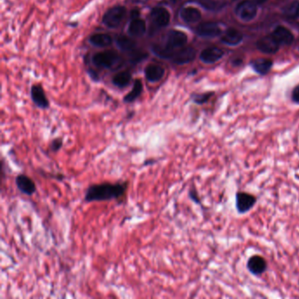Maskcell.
Here are the masks:
<instances>
[{"mask_svg":"<svg viewBox=\"0 0 299 299\" xmlns=\"http://www.w3.org/2000/svg\"><path fill=\"white\" fill-rule=\"evenodd\" d=\"M292 100L299 104V85L297 86L292 92Z\"/></svg>","mask_w":299,"mask_h":299,"instance_id":"4316f807","label":"cell"},{"mask_svg":"<svg viewBox=\"0 0 299 299\" xmlns=\"http://www.w3.org/2000/svg\"><path fill=\"white\" fill-rule=\"evenodd\" d=\"M132 81V74L128 71H122L112 77V84L119 89L126 88Z\"/></svg>","mask_w":299,"mask_h":299,"instance_id":"7402d4cb","label":"cell"},{"mask_svg":"<svg viewBox=\"0 0 299 299\" xmlns=\"http://www.w3.org/2000/svg\"><path fill=\"white\" fill-rule=\"evenodd\" d=\"M257 12L258 9L255 2L250 0L242 1L235 9V14L237 15L239 19H242V21L245 22L253 20L256 17Z\"/></svg>","mask_w":299,"mask_h":299,"instance_id":"277c9868","label":"cell"},{"mask_svg":"<svg viewBox=\"0 0 299 299\" xmlns=\"http://www.w3.org/2000/svg\"><path fill=\"white\" fill-rule=\"evenodd\" d=\"M296 16L299 18V3L297 4V10H296Z\"/></svg>","mask_w":299,"mask_h":299,"instance_id":"f546056e","label":"cell"},{"mask_svg":"<svg viewBox=\"0 0 299 299\" xmlns=\"http://www.w3.org/2000/svg\"><path fill=\"white\" fill-rule=\"evenodd\" d=\"M272 35L280 45H291L294 42V35L287 27L284 26L276 27Z\"/></svg>","mask_w":299,"mask_h":299,"instance_id":"5bb4252c","label":"cell"},{"mask_svg":"<svg viewBox=\"0 0 299 299\" xmlns=\"http://www.w3.org/2000/svg\"><path fill=\"white\" fill-rule=\"evenodd\" d=\"M179 15L182 20L188 24L197 23L201 19V12L199 10L192 6L182 8Z\"/></svg>","mask_w":299,"mask_h":299,"instance_id":"2e32d148","label":"cell"},{"mask_svg":"<svg viewBox=\"0 0 299 299\" xmlns=\"http://www.w3.org/2000/svg\"><path fill=\"white\" fill-rule=\"evenodd\" d=\"M243 40V35L240 31L234 28H230L226 31L225 35L221 37V42L224 44L229 45V46H235L238 45L239 43Z\"/></svg>","mask_w":299,"mask_h":299,"instance_id":"ac0fdd59","label":"cell"},{"mask_svg":"<svg viewBox=\"0 0 299 299\" xmlns=\"http://www.w3.org/2000/svg\"><path fill=\"white\" fill-rule=\"evenodd\" d=\"M256 203L255 197L246 192H239L236 195V207L239 212L245 213L249 211Z\"/></svg>","mask_w":299,"mask_h":299,"instance_id":"30bf717a","label":"cell"},{"mask_svg":"<svg viewBox=\"0 0 299 299\" xmlns=\"http://www.w3.org/2000/svg\"><path fill=\"white\" fill-rule=\"evenodd\" d=\"M272 61L269 59H257L255 61L252 62V67L254 69V71L257 73L264 75L268 73L270 69L272 68Z\"/></svg>","mask_w":299,"mask_h":299,"instance_id":"603a6c76","label":"cell"},{"mask_svg":"<svg viewBox=\"0 0 299 299\" xmlns=\"http://www.w3.org/2000/svg\"><path fill=\"white\" fill-rule=\"evenodd\" d=\"M116 46L121 50L123 52H128V53H133L136 51V43L132 38H129L127 36L120 35L118 36L115 40Z\"/></svg>","mask_w":299,"mask_h":299,"instance_id":"d6986e66","label":"cell"},{"mask_svg":"<svg viewBox=\"0 0 299 299\" xmlns=\"http://www.w3.org/2000/svg\"><path fill=\"white\" fill-rule=\"evenodd\" d=\"M62 146H63L62 138H55L50 142V150L51 152L55 153V152H58L59 150H61Z\"/></svg>","mask_w":299,"mask_h":299,"instance_id":"484cf974","label":"cell"},{"mask_svg":"<svg viewBox=\"0 0 299 299\" xmlns=\"http://www.w3.org/2000/svg\"><path fill=\"white\" fill-rule=\"evenodd\" d=\"M92 63L100 69H112L121 62V58L115 51L107 50L96 53L92 56Z\"/></svg>","mask_w":299,"mask_h":299,"instance_id":"7a4b0ae2","label":"cell"},{"mask_svg":"<svg viewBox=\"0 0 299 299\" xmlns=\"http://www.w3.org/2000/svg\"><path fill=\"white\" fill-rule=\"evenodd\" d=\"M197 35L203 38H214L219 36L222 33L219 25L214 22H204L201 23L196 28Z\"/></svg>","mask_w":299,"mask_h":299,"instance_id":"ba28073f","label":"cell"},{"mask_svg":"<svg viewBox=\"0 0 299 299\" xmlns=\"http://www.w3.org/2000/svg\"><path fill=\"white\" fill-rule=\"evenodd\" d=\"M173 2H177V0H172Z\"/></svg>","mask_w":299,"mask_h":299,"instance_id":"1f68e13d","label":"cell"},{"mask_svg":"<svg viewBox=\"0 0 299 299\" xmlns=\"http://www.w3.org/2000/svg\"><path fill=\"white\" fill-rule=\"evenodd\" d=\"M143 92V85L141 79H135L134 82V86L131 90L130 92L124 97V102L125 103H133L135 100H138Z\"/></svg>","mask_w":299,"mask_h":299,"instance_id":"44dd1931","label":"cell"},{"mask_svg":"<svg viewBox=\"0 0 299 299\" xmlns=\"http://www.w3.org/2000/svg\"><path fill=\"white\" fill-rule=\"evenodd\" d=\"M256 46L258 50L265 54H274L279 50L280 44L276 42V39L273 37V35L271 36L269 35L260 39L257 42Z\"/></svg>","mask_w":299,"mask_h":299,"instance_id":"7c38bea8","label":"cell"},{"mask_svg":"<svg viewBox=\"0 0 299 299\" xmlns=\"http://www.w3.org/2000/svg\"><path fill=\"white\" fill-rule=\"evenodd\" d=\"M190 198L192 199V200H193L195 203H199L200 199L199 198V196H198V193L196 192L194 189H192L191 190V192H190Z\"/></svg>","mask_w":299,"mask_h":299,"instance_id":"83f0119b","label":"cell"},{"mask_svg":"<svg viewBox=\"0 0 299 299\" xmlns=\"http://www.w3.org/2000/svg\"><path fill=\"white\" fill-rule=\"evenodd\" d=\"M150 20L154 28H163L168 27L170 22V13L166 8L157 6L152 9L150 12Z\"/></svg>","mask_w":299,"mask_h":299,"instance_id":"5b68a950","label":"cell"},{"mask_svg":"<svg viewBox=\"0 0 299 299\" xmlns=\"http://www.w3.org/2000/svg\"><path fill=\"white\" fill-rule=\"evenodd\" d=\"M248 269L253 275H261L267 269L264 258L260 255H253L248 261Z\"/></svg>","mask_w":299,"mask_h":299,"instance_id":"e0dca14e","label":"cell"},{"mask_svg":"<svg viewBox=\"0 0 299 299\" xmlns=\"http://www.w3.org/2000/svg\"><path fill=\"white\" fill-rule=\"evenodd\" d=\"M148 0H132V2L134 3H145Z\"/></svg>","mask_w":299,"mask_h":299,"instance_id":"f1b7e54d","label":"cell"},{"mask_svg":"<svg viewBox=\"0 0 299 299\" xmlns=\"http://www.w3.org/2000/svg\"><path fill=\"white\" fill-rule=\"evenodd\" d=\"M212 93H205V94H196L192 96V100L196 104H202L207 102L209 99L211 98Z\"/></svg>","mask_w":299,"mask_h":299,"instance_id":"d4e9b609","label":"cell"},{"mask_svg":"<svg viewBox=\"0 0 299 299\" xmlns=\"http://www.w3.org/2000/svg\"><path fill=\"white\" fill-rule=\"evenodd\" d=\"M196 57V50L192 47H185L177 50L171 57V61L177 65H184L193 61Z\"/></svg>","mask_w":299,"mask_h":299,"instance_id":"8992f818","label":"cell"},{"mask_svg":"<svg viewBox=\"0 0 299 299\" xmlns=\"http://www.w3.org/2000/svg\"><path fill=\"white\" fill-rule=\"evenodd\" d=\"M145 77L150 83H157L161 81L165 75V69L159 64L151 63L145 68Z\"/></svg>","mask_w":299,"mask_h":299,"instance_id":"9a60e30c","label":"cell"},{"mask_svg":"<svg viewBox=\"0 0 299 299\" xmlns=\"http://www.w3.org/2000/svg\"><path fill=\"white\" fill-rule=\"evenodd\" d=\"M128 186V181L92 184L85 191V202L92 203L120 199L126 194Z\"/></svg>","mask_w":299,"mask_h":299,"instance_id":"6da1fadb","label":"cell"},{"mask_svg":"<svg viewBox=\"0 0 299 299\" xmlns=\"http://www.w3.org/2000/svg\"><path fill=\"white\" fill-rule=\"evenodd\" d=\"M192 2H195L204 9L210 10V11L219 10L225 4L221 0H195V1H192Z\"/></svg>","mask_w":299,"mask_h":299,"instance_id":"cb8c5ba5","label":"cell"},{"mask_svg":"<svg viewBox=\"0 0 299 299\" xmlns=\"http://www.w3.org/2000/svg\"><path fill=\"white\" fill-rule=\"evenodd\" d=\"M15 184L18 190L24 195L31 197V196L34 195L37 191L36 184L34 180L24 174H20L16 177Z\"/></svg>","mask_w":299,"mask_h":299,"instance_id":"52a82bcc","label":"cell"},{"mask_svg":"<svg viewBox=\"0 0 299 299\" xmlns=\"http://www.w3.org/2000/svg\"><path fill=\"white\" fill-rule=\"evenodd\" d=\"M128 35L132 38H139L142 37L146 34L147 24L144 19H141L140 17H135L131 19L130 23L128 25Z\"/></svg>","mask_w":299,"mask_h":299,"instance_id":"8fae6325","label":"cell"},{"mask_svg":"<svg viewBox=\"0 0 299 299\" xmlns=\"http://www.w3.org/2000/svg\"><path fill=\"white\" fill-rule=\"evenodd\" d=\"M127 14V9L123 5H114L104 12L102 22L105 27L114 29L120 26Z\"/></svg>","mask_w":299,"mask_h":299,"instance_id":"3957f363","label":"cell"},{"mask_svg":"<svg viewBox=\"0 0 299 299\" xmlns=\"http://www.w3.org/2000/svg\"><path fill=\"white\" fill-rule=\"evenodd\" d=\"M89 42L92 46L96 47V48H106V47L111 45L112 38L107 34L99 33V34L92 35L89 39Z\"/></svg>","mask_w":299,"mask_h":299,"instance_id":"ffe728a7","label":"cell"},{"mask_svg":"<svg viewBox=\"0 0 299 299\" xmlns=\"http://www.w3.org/2000/svg\"><path fill=\"white\" fill-rule=\"evenodd\" d=\"M254 1H255L256 3H258V4H263L265 2H267L268 0H254Z\"/></svg>","mask_w":299,"mask_h":299,"instance_id":"4dcf8cb0","label":"cell"},{"mask_svg":"<svg viewBox=\"0 0 299 299\" xmlns=\"http://www.w3.org/2000/svg\"><path fill=\"white\" fill-rule=\"evenodd\" d=\"M31 99L34 104L40 109H48L50 107V101L47 98L43 86L41 85H34L31 88Z\"/></svg>","mask_w":299,"mask_h":299,"instance_id":"9c48e42d","label":"cell"},{"mask_svg":"<svg viewBox=\"0 0 299 299\" xmlns=\"http://www.w3.org/2000/svg\"><path fill=\"white\" fill-rule=\"evenodd\" d=\"M224 55V51L218 47H210L203 50L200 54V60L203 63L211 64L219 61Z\"/></svg>","mask_w":299,"mask_h":299,"instance_id":"4fadbf2b","label":"cell"}]
</instances>
